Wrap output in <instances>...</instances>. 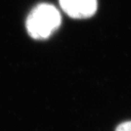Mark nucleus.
I'll use <instances>...</instances> for the list:
<instances>
[{"mask_svg":"<svg viewBox=\"0 0 131 131\" xmlns=\"http://www.w3.org/2000/svg\"><path fill=\"white\" fill-rule=\"evenodd\" d=\"M61 21L57 8L49 3H41L34 7L28 16L26 29L32 38L45 40L59 29Z\"/></svg>","mask_w":131,"mask_h":131,"instance_id":"obj_1","label":"nucleus"},{"mask_svg":"<svg viewBox=\"0 0 131 131\" xmlns=\"http://www.w3.org/2000/svg\"><path fill=\"white\" fill-rule=\"evenodd\" d=\"M62 10L74 19H85L97 10V0H59Z\"/></svg>","mask_w":131,"mask_h":131,"instance_id":"obj_2","label":"nucleus"},{"mask_svg":"<svg viewBox=\"0 0 131 131\" xmlns=\"http://www.w3.org/2000/svg\"><path fill=\"white\" fill-rule=\"evenodd\" d=\"M115 131H131V120L120 123L116 127Z\"/></svg>","mask_w":131,"mask_h":131,"instance_id":"obj_3","label":"nucleus"}]
</instances>
